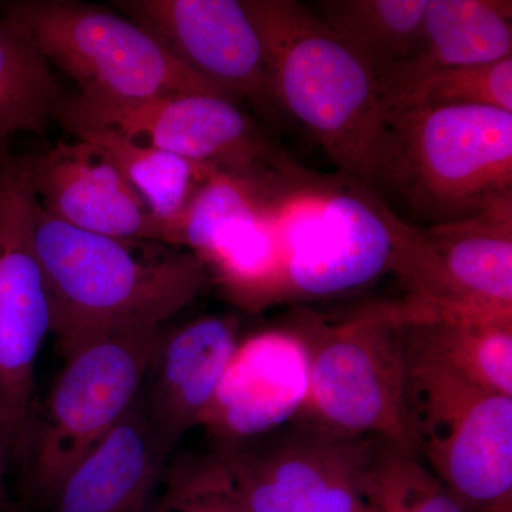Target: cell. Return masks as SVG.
<instances>
[{"label": "cell", "instance_id": "28", "mask_svg": "<svg viewBox=\"0 0 512 512\" xmlns=\"http://www.w3.org/2000/svg\"><path fill=\"white\" fill-rule=\"evenodd\" d=\"M19 437L12 427L0 420V512L5 511V477L10 457L18 450Z\"/></svg>", "mask_w": 512, "mask_h": 512}, {"label": "cell", "instance_id": "20", "mask_svg": "<svg viewBox=\"0 0 512 512\" xmlns=\"http://www.w3.org/2000/svg\"><path fill=\"white\" fill-rule=\"evenodd\" d=\"M70 134L92 144L116 165L160 225L161 244L165 232L181 217L192 195L215 171L160 148L137 143L109 128H79Z\"/></svg>", "mask_w": 512, "mask_h": 512}, {"label": "cell", "instance_id": "7", "mask_svg": "<svg viewBox=\"0 0 512 512\" xmlns=\"http://www.w3.org/2000/svg\"><path fill=\"white\" fill-rule=\"evenodd\" d=\"M0 13L30 37L50 67L77 84L82 96L116 101L190 93L228 97L174 59L146 29L109 9L73 0H18L3 3Z\"/></svg>", "mask_w": 512, "mask_h": 512}, {"label": "cell", "instance_id": "26", "mask_svg": "<svg viewBox=\"0 0 512 512\" xmlns=\"http://www.w3.org/2000/svg\"><path fill=\"white\" fill-rule=\"evenodd\" d=\"M148 512H245L238 503L222 467L212 451L187 458L168 473L163 498Z\"/></svg>", "mask_w": 512, "mask_h": 512}, {"label": "cell", "instance_id": "2", "mask_svg": "<svg viewBox=\"0 0 512 512\" xmlns=\"http://www.w3.org/2000/svg\"><path fill=\"white\" fill-rule=\"evenodd\" d=\"M130 244L74 228L37 200L36 254L63 359L113 330L163 326L210 286L207 268L191 252L150 259Z\"/></svg>", "mask_w": 512, "mask_h": 512}, {"label": "cell", "instance_id": "4", "mask_svg": "<svg viewBox=\"0 0 512 512\" xmlns=\"http://www.w3.org/2000/svg\"><path fill=\"white\" fill-rule=\"evenodd\" d=\"M293 326L311 365L308 399L293 423L345 439L389 441L416 454L397 302L373 303L338 322L305 315Z\"/></svg>", "mask_w": 512, "mask_h": 512}, {"label": "cell", "instance_id": "18", "mask_svg": "<svg viewBox=\"0 0 512 512\" xmlns=\"http://www.w3.org/2000/svg\"><path fill=\"white\" fill-rule=\"evenodd\" d=\"M511 56L510 0H429L412 55L377 83L384 100L431 73Z\"/></svg>", "mask_w": 512, "mask_h": 512}, {"label": "cell", "instance_id": "23", "mask_svg": "<svg viewBox=\"0 0 512 512\" xmlns=\"http://www.w3.org/2000/svg\"><path fill=\"white\" fill-rule=\"evenodd\" d=\"M362 494L375 512H464L419 456L384 440L370 443Z\"/></svg>", "mask_w": 512, "mask_h": 512}, {"label": "cell", "instance_id": "5", "mask_svg": "<svg viewBox=\"0 0 512 512\" xmlns=\"http://www.w3.org/2000/svg\"><path fill=\"white\" fill-rule=\"evenodd\" d=\"M402 345L414 453L464 512H512V397Z\"/></svg>", "mask_w": 512, "mask_h": 512}, {"label": "cell", "instance_id": "3", "mask_svg": "<svg viewBox=\"0 0 512 512\" xmlns=\"http://www.w3.org/2000/svg\"><path fill=\"white\" fill-rule=\"evenodd\" d=\"M382 183L434 225L512 202V113L487 106L386 113Z\"/></svg>", "mask_w": 512, "mask_h": 512}, {"label": "cell", "instance_id": "13", "mask_svg": "<svg viewBox=\"0 0 512 512\" xmlns=\"http://www.w3.org/2000/svg\"><path fill=\"white\" fill-rule=\"evenodd\" d=\"M372 440L292 423L214 453L245 512H295L329 484L360 470Z\"/></svg>", "mask_w": 512, "mask_h": 512}, {"label": "cell", "instance_id": "17", "mask_svg": "<svg viewBox=\"0 0 512 512\" xmlns=\"http://www.w3.org/2000/svg\"><path fill=\"white\" fill-rule=\"evenodd\" d=\"M167 458L138 396L57 485L52 494L56 512H141Z\"/></svg>", "mask_w": 512, "mask_h": 512}, {"label": "cell", "instance_id": "12", "mask_svg": "<svg viewBox=\"0 0 512 512\" xmlns=\"http://www.w3.org/2000/svg\"><path fill=\"white\" fill-rule=\"evenodd\" d=\"M311 365L295 326L239 340L202 419L217 447L268 436L298 419L309 393Z\"/></svg>", "mask_w": 512, "mask_h": 512}, {"label": "cell", "instance_id": "6", "mask_svg": "<svg viewBox=\"0 0 512 512\" xmlns=\"http://www.w3.org/2000/svg\"><path fill=\"white\" fill-rule=\"evenodd\" d=\"M274 218L278 303L356 291L389 272L400 279L421 241V229L357 188L289 192Z\"/></svg>", "mask_w": 512, "mask_h": 512}, {"label": "cell", "instance_id": "19", "mask_svg": "<svg viewBox=\"0 0 512 512\" xmlns=\"http://www.w3.org/2000/svg\"><path fill=\"white\" fill-rule=\"evenodd\" d=\"M404 342L490 392L512 397V313L397 302Z\"/></svg>", "mask_w": 512, "mask_h": 512}, {"label": "cell", "instance_id": "15", "mask_svg": "<svg viewBox=\"0 0 512 512\" xmlns=\"http://www.w3.org/2000/svg\"><path fill=\"white\" fill-rule=\"evenodd\" d=\"M19 157L37 200L59 220L121 241L160 242L147 205L92 144L74 138Z\"/></svg>", "mask_w": 512, "mask_h": 512}, {"label": "cell", "instance_id": "16", "mask_svg": "<svg viewBox=\"0 0 512 512\" xmlns=\"http://www.w3.org/2000/svg\"><path fill=\"white\" fill-rule=\"evenodd\" d=\"M239 325L237 316H204L161 333L140 397L165 456L201 426L237 349Z\"/></svg>", "mask_w": 512, "mask_h": 512}, {"label": "cell", "instance_id": "25", "mask_svg": "<svg viewBox=\"0 0 512 512\" xmlns=\"http://www.w3.org/2000/svg\"><path fill=\"white\" fill-rule=\"evenodd\" d=\"M384 111L487 106L512 113V56L490 64L431 73L383 100Z\"/></svg>", "mask_w": 512, "mask_h": 512}, {"label": "cell", "instance_id": "29", "mask_svg": "<svg viewBox=\"0 0 512 512\" xmlns=\"http://www.w3.org/2000/svg\"><path fill=\"white\" fill-rule=\"evenodd\" d=\"M356 512H375V511H373L372 508H370L369 505H367L365 503V500H363V504L360 505L359 510H357Z\"/></svg>", "mask_w": 512, "mask_h": 512}, {"label": "cell", "instance_id": "22", "mask_svg": "<svg viewBox=\"0 0 512 512\" xmlns=\"http://www.w3.org/2000/svg\"><path fill=\"white\" fill-rule=\"evenodd\" d=\"M57 106L52 67L30 37L0 13V150L16 134L42 136Z\"/></svg>", "mask_w": 512, "mask_h": 512}, {"label": "cell", "instance_id": "10", "mask_svg": "<svg viewBox=\"0 0 512 512\" xmlns=\"http://www.w3.org/2000/svg\"><path fill=\"white\" fill-rule=\"evenodd\" d=\"M36 204L22 160L0 150V420L19 441L30 420L37 356L52 333L35 247Z\"/></svg>", "mask_w": 512, "mask_h": 512}, {"label": "cell", "instance_id": "27", "mask_svg": "<svg viewBox=\"0 0 512 512\" xmlns=\"http://www.w3.org/2000/svg\"><path fill=\"white\" fill-rule=\"evenodd\" d=\"M363 467L329 484L295 512H356L363 504Z\"/></svg>", "mask_w": 512, "mask_h": 512}, {"label": "cell", "instance_id": "11", "mask_svg": "<svg viewBox=\"0 0 512 512\" xmlns=\"http://www.w3.org/2000/svg\"><path fill=\"white\" fill-rule=\"evenodd\" d=\"M121 15L231 99L278 117L264 45L244 0H119Z\"/></svg>", "mask_w": 512, "mask_h": 512}, {"label": "cell", "instance_id": "14", "mask_svg": "<svg viewBox=\"0 0 512 512\" xmlns=\"http://www.w3.org/2000/svg\"><path fill=\"white\" fill-rule=\"evenodd\" d=\"M423 231L407 298L439 308L512 313V202Z\"/></svg>", "mask_w": 512, "mask_h": 512}, {"label": "cell", "instance_id": "21", "mask_svg": "<svg viewBox=\"0 0 512 512\" xmlns=\"http://www.w3.org/2000/svg\"><path fill=\"white\" fill-rule=\"evenodd\" d=\"M429 0H322L320 22L382 76L412 55Z\"/></svg>", "mask_w": 512, "mask_h": 512}, {"label": "cell", "instance_id": "1", "mask_svg": "<svg viewBox=\"0 0 512 512\" xmlns=\"http://www.w3.org/2000/svg\"><path fill=\"white\" fill-rule=\"evenodd\" d=\"M262 45L276 107L359 183H382L386 111L375 72L293 0H244Z\"/></svg>", "mask_w": 512, "mask_h": 512}, {"label": "cell", "instance_id": "24", "mask_svg": "<svg viewBox=\"0 0 512 512\" xmlns=\"http://www.w3.org/2000/svg\"><path fill=\"white\" fill-rule=\"evenodd\" d=\"M272 201L274 198L258 185L212 171L192 195L181 217L167 229L163 244L187 248L201 259L222 229Z\"/></svg>", "mask_w": 512, "mask_h": 512}, {"label": "cell", "instance_id": "9", "mask_svg": "<svg viewBox=\"0 0 512 512\" xmlns=\"http://www.w3.org/2000/svg\"><path fill=\"white\" fill-rule=\"evenodd\" d=\"M163 326H128L90 340L64 360L30 434V476L57 485L140 396Z\"/></svg>", "mask_w": 512, "mask_h": 512}, {"label": "cell", "instance_id": "8", "mask_svg": "<svg viewBox=\"0 0 512 512\" xmlns=\"http://www.w3.org/2000/svg\"><path fill=\"white\" fill-rule=\"evenodd\" d=\"M69 133L101 127L258 185L269 194L302 185L306 177L256 127L238 101L190 93L138 101L94 99L76 93L57 106Z\"/></svg>", "mask_w": 512, "mask_h": 512}]
</instances>
